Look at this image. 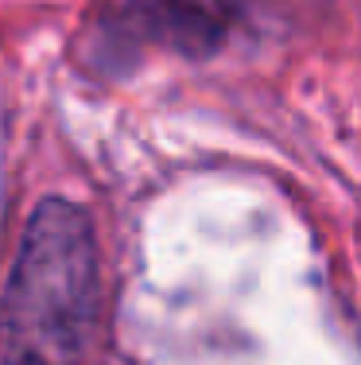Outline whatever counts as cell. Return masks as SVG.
Returning <instances> with one entry per match:
<instances>
[{
  "instance_id": "cell-1",
  "label": "cell",
  "mask_w": 361,
  "mask_h": 365,
  "mask_svg": "<svg viewBox=\"0 0 361 365\" xmlns=\"http://www.w3.org/2000/svg\"><path fill=\"white\" fill-rule=\"evenodd\" d=\"M98 241L82 206L31 214L0 299V365H78L98 334Z\"/></svg>"
},
{
  "instance_id": "cell-2",
  "label": "cell",
  "mask_w": 361,
  "mask_h": 365,
  "mask_svg": "<svg viewBox=\"0 0 361 365\" xmlns=\"http://www.w3.org/2000/svg\"><path fill=\"white\" fill-rule=\"evenodd\" d=\"M136 31L183 55H210L226 36V24L202 0H128Z\"/></svg>"
}]
</instances>
